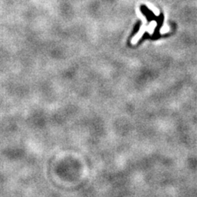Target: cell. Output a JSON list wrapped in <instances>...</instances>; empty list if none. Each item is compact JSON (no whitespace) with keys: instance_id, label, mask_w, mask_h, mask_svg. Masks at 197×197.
<instances>
[{"instance_id":"obj_1","label":"cell","mask_w":197,"mask_h":197,"mask_svg":"<svg viewBox=\"0 0 197 197\" xmlns=\"http://www.w3.org/2000/svg\"><path fill=\"white\" fill-rule=\"evenodd\" d=\"M141 11L143 12V14L146 16V17H147L148 19V21H153L154 19L156 18V16L153 13V12H151L150 10L148 9L146 6H141Z\"/></svg>"}]
</instances>
